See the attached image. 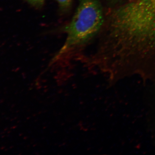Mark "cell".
<instances>
[{"label": "cell", "instance_id": "cell-1", "mask_svg": "<svg viewBox=\"0 0 155 155\" xmlns=\"http://www.w3.org/2000/svg\"><path fill=\"white\" fill-rule=\"evenodd\" d=\"M109 20V52L117 76L154 57L155 0H131L114 9Z\"/></svg>", "mask_w": 155, "mask_h": 155}, {"label": "cell", "instance_id": "cell-2", "mask_svg": "<svg viewBox=\"0 0 155 155\" xmlns=\"http://www.w3.org/2000/svg\"><path fill=\"white\" fill-rule=\"evenodd\" d=\"M104 22L102 8L99 0H81L65 29L67 38L58 55L86 44L98 32Z\"/></svg>", "mask_w": 155, "mask_h": 155}, {"label": "cell", "instance_id": "cell-3", "mask_svg": "<svg viewBox=\"0 0 155 155\" xmlns=\"http://www.w3.org/2000/svg\"><path fill=\"white\" fill-rule=\"evenodd\" d=\"M59 4L61 11L67 12L69 11L72 5V0H56Z\"/></svg>", "mask_w": 155, "mask_h": 155}, {"label": "cell", "instance_id": "cell-4", "mask_svg": "<svg viewBox=\"0 0 155 155\" xmlns=\"http://www.w3.org/2000/svg\"><path fill=\"white\" fill-rule=\"evenodd\" d=\"M26 2L35 8H41L45 3V0H25Z\"/></svg>", "mask_w": 155, "mask_h": 155}]
</instances>
